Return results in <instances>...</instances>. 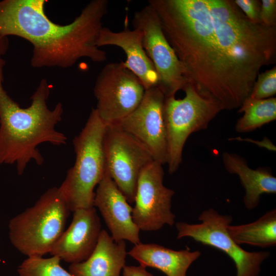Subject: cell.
Listing matches in <instances>:
<instances>
[{"label":"cell","mask_w":276,"mask_h":276,"mask_svg":"<svg viewBox=\"0 0 276 276\" xmlns=\"http://www.w3.org/2000/svg\"><path fill=\"white\" fill-rule=\"evenodd\" d=\"M234 2L250 21L256 24L261 23L260 16L261 1L259 0H235Z\"/></svg>","instance_id":"603a6c76"},{"label":"cell","mask_w":276,"mask_h":276,"mask_svg":"<svg viewBox=\"0 0 276 276\" xmlns=\"http://www.w3.org/2000/svg\"><path fill=\"white\" fill-rule=\"evenodd\" d=\"M261 3V22L266 26L276 27V1L262 0Z\"/></svg>","instance_id":"cb8c5ba5"},{"label":"cell","mask_w":276,"mask_h":276,"mask_svg":"<svg viewBox=\"0 0 276 276\" xmlns=\"http://www.w3.org/2000/svg\"><path fill=\"white\" fill-rule=\"evenodd\" d=\"M184 77L222 110L239 108L260 70L276 61V29L232 0H150Z\"/></svg>","instance_id":"6da1fadb"},{"label":"cell","mask_w":276,"mask_h":276,"mask_svg":"<svg viewBox=\"0 0 276 276\" xmlns=\"http://www.w3.org/2000/svg\"><path fill=\"white\" fill-rule=\"evenodd\" d=\"M5 64V61L0 57V166L15 164L20 175L31 161L38 165L43 163L39 145L66 144L67 137L55 128L62 120L63 108L60 102L52 109L48 107L51 87L45 79L32 95L31 105L21 108L4 88Z\"/></svg>","instance_id":"3957f363"},{"label":"cell","mask_w":276,"mask_h":276,"mask_svg":"<svg viewBox=\"0 0 276 276\" xmlns=\"http://www.w3.org/2000/svg\"><path fill=\"white\" fill-rule=\"evenodd\" d=\"M222 159L225 170L238 176L245 190L243 201L247 209H255L262 194L276 193V178L270 168L252 169L249 167L245 158L228 152L223 153Z\"/></svg>","instance_id":"ac0fdd59"},{"label":"cell","mask_w":276,"mask_h":276,"mask_svg":"<svg viewBox=\"0 0 276 276\" xmlns=\"http://www.w3.org/2000/svg\"><path fill=\"white\" fill-rule=\"evenodd\" d=\"M228 234L238 245L261 247L276 245V209L267 212L257 220L247 224L227 227Z\"/></svg>","instance_id":"d6986e66"},{"label":"cell","mask_w":276,"mask_h":276,"mask_svg":"<svg viewBox=\"0 0 276 276\" xmlns=\"http://www.w3.org/2000/svg\"><path fill=\"white\" fill-rule=\"evenodd\" d=\"M106 125L95 108L73 140L74 165L58 187L71 211L94 207V189L105 174L103 141Z\"/></svg>","instance_id":"277c9868"},{"label":"cell","mask_w":276,"mask_h":276,"mask_svg":"<svg viewBox=\"0 0 276 276\" xmlns=\"http://www.w3.org/2000/svg\"><path fill=\"white\" fill-rule=\"evenodd\" d=\"M162 166L154 160L139 177L132 217L140 230L156 231L175 223V215L171 211L175 192L164 185Z\"/></svg>","instance_id":"8fae6325"},{"label":"cell","mask_w":276,"mask_h":276,"mask_svg":"<svg viewBox=\"0 0 276 276\" xmlns=\"http://www.w3.org/2000/svg\"><path fill=\"white\" fill-rule=\"evenodd\" d=\"M122 276H154L146 268L139 266L125 265L122 270Z\"/></svg>","instance_id":"d4e9b609"},{"label":"cell","mask_w":276,"mask_h":276,"mask_svg":"<svg viewBox=\"0 0 276 276\" xmlns=\"http://www.w3.org/2000/svg\"><path fill=\"white\" fill-rule=\"evenodd\" d=\"M99 48L113 45L120 48L125 53L124 66L132 72L140 80L145 90L157 86L158 76L152 62L143 45V35L136 29L127 27L119 32H114L103 27L97 41Z\"/></svg>","instance_id":"9a60e30c"},{"label":"cell","mask_w":276,"mask_h":276,"mask_svg":"<svg viewBox=\"0 0 276 276\" xmlns=\"http://www.w3.org/2000/svg\"><path fill=\"white\" fill-rule=\"evenodd\" d=\"M94 205L116 241L127 240L134 245L141 243L140 230L132 219L133 208L106 172L98 185Z\"/></svg>","instance_id":"5bb4252c"},{"label":"cell","mask_w":276,"mask_h":276,"mask_svg":"<svg viewBox=\"0 0 276 276\" xmlns=\"http://www.w3.org/2000/svg\"><path fill=\"white\" fill-rule=\"evenodd\" d=\"M46 0L0 1V36H17L33 46L31 65L34 68H68L82 58L94 62L107 59L97 41L107 0H92L71 23L61 25L44 12Z\"/></svg>","instance_id":"7a4b0ae2"},{"label":"cell","mask_w":276,"mask_h":276,"mask_svg":"<svg viewBox=\"0 0 276 276\" xmlns=\"http://www.w3.org/2000/svg\"><path fill=\"white\" fill-rule=\"evenodd\" d=\"M73 212L72 221L53 245L50 254L71 264L86 260L94 250L101 229L95 207Z\"/></svg>","instance_id":"4fadbf2b"},{"label":"cell","mask_w":276,"mask_h":276,"mask_svg":"<svg viewBox=\"0 0 276 276\" xmlns=\"http://www.w3.org/2000/svg\"><path fill=\"white\" fill-rule=\"evenodd\" d=\"M61 259L55 256L28 257L19 265V276H74L60 265Z\"/></svg>","instance_id":"44dd1931"},{"label":"cell","mask_w":276,"mask_h":276,"mask_svg":"<svg viewBox=\"0 0 276 276\" xmlns=\"http://www.w3.org/2000/svg\"><path fill=\"white\" fill-rule=\"evenodd\" d=\"M70 212L59 188L49 189L33 205L10 220L12 244L27 257L50 253L65 230Z\"/></svg>","instance_id":"5b68a950"},{"label":"cell","mask_w":276,"mask_h":276,"mask_svg":"<svg viewBox=\"0 0 276 276\" xmlns=\"http://www.w3.org/2000/svg\"><path fill=\"white\" fill-rule=\"evenodd\" d=\"M145 91L139 79L122 61L109 63L95 82V109L105 125L117 124L135 109Z\"/></svg>","instance_id":"9c48e42d"},{"label":"cell","mask_w":276,"mask_h":276,"mask_svg":"<svg viewBox=\"0 0 276 276\" xmlns=\"http://www.w3.org/2000/svg\"><path fill=\"white\" fill-rule=\"evenodd\" d=\"M182 90L185 96L165 97L164 117L166 126L168 172L173 174L182 162L185 143L193 133L207 128L210 122L222 110L215 100L204 96L191 83Z\"/></svg>","instance_id":"8992f818"},{"label":"cell","mask_w":276,"mask_h":276,"mask_svg":"<svg viewBox=\"0 0 276 276\" xmlns=\"http://www.w3.org/2000/svg\"><path fill=\"white\" fill-rule=\"evenodd\" d=\"M238 112L243 114L236 124V130L239 132L253 131L275 120L276 98L262 100L248 98Z\"/></svg>","instance_id":"ffe728a7"},{"label":"cell","mask_w":276,"mask_h":276,"mask_svg":"<svg viewBox=\"0 0 276 276\" xmlns=\"http://www.w3.org/2000/svg\"><path fill=\"white\" fill-rule=\"evenodd\" d=\"M276 94V66L259 73L248 98L255 100L272 97Z\"/></svg>","instance_id":"7402d4cb"},{"label":"cell","mask_w":276,"mask_h":276,"mask_svg":"<svg viewBox=\"0 0 276 276\" xmlns=\"http://www.w3.org/2000/svg\"><path fill=\"white\" fill-rule=\"evenodd\" d=\"M127 254L140 265L156 268L166 276H187L191 264L201 255L199 250L188 248L175 250L155 243L135 244Z\"/></svg>","instance_id":"e0dca14e"},{"label":"cell","mask_w":276,"mask_h":276,"mask_svg":"<svg viewBox=\"0 0 276 276\" xmlns=\"http://www.w3.org/2000/svg\"><path fill=\"white\" fill-rule=\"evenodd\" d=\"M9 48V40L6 36H0V57L5 54Z\"/></svg>","instance_id":"484cf974"},{"label":"cell","mask_w":276,"mask_h":276,"mask_svg":"<svg viewBox=\"0 0 276 276\" xmlns=\"http://www.w3.org/2000/svg\"><path fill=\"white\" fill-rule=\"evenodd\" d=\"M133 29L143 35L144 49L158 76L157 86L165 97L175 96L187 82L181 63L168 41L153 8L148 5L136 11L132 21Z\"/></svg>","instance_id":"30bf717a"},{"label":"cell","mask_w":276,"mask_h":276,"mask_svg":"<svg viewBox=\"0 0 276 276\" xmlns=\"http://www.w3.org/2000/svg\"><path fill=\"white\" fill-rule=\"evenodd\" d=\"M127 255L125 241H116L102 229L92 254L84 261L71 264L69 272L74 276H121Z\"/></svg>","instance_id":"2e32d148"},{"label":"cell","mask_w":276,"mask_h":276,"mask_svg":"<svg viewBox=\"0 0 276 276\" xmlns=\"http://www.w3.org/2000/svg\"><path fill=\"white\" fill-rule=\"evenodd\" d=\"M165 99L164 94L157 86L145 90L139 106L116 124L142 143L154 159L162 165L166 164L167 160Z\"/></svg>","instance_id":"7c38bea8"},{"label":"cell","mask_w":276,"mask_h":276,"mask_svg":"<svg viewBox=\"0 0 276 276\" xmlns=\"http://www.w3.org/2000/svg\"><path fill=\"white\" fill-rule=\"evenodd\" d=\"M103 146L105 172L128 202L134 203L140 174L154 160L151 152L136 138L116 124L106 125Z\"/></svg>","instance_id":"ba28073f"},{"label":"cell","mask_w":276,"mask_h":276,"mask_svg":"<svg viewBox=\"0 0 276 276\" xmlns=\"http://www.w3.org/2000/svg\"><path fill=\"white\" fill-rule=\"evenodd\" d=\"M198 224L178 222L175 224L177 239L189 237L204 245L212 246L226 254L234 262L236 276H258L262 263L269 251H247L235 242L228 234L227 227L233 218L221 215L213 208L203 211Z\"/></svg>","instance_id":"52a82bcc"}]
</instances>
